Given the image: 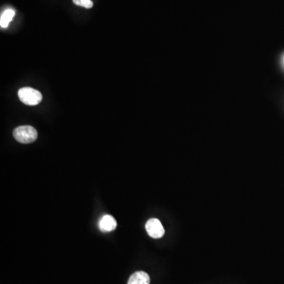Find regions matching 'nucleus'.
Masks as SVG:
<instances>
[{
    "label": "nucleus",
    "instance_id": "nucleus-1",
    "mask_svg": "<svg viewBox=\"0 0 284 284\" xmlns=\"http://www.w3.org/2000/svg\"><path fill=\"white\" fill-rule=\"evenodd\" d=\"M18 98L23 104L29 106L39 105L43 100L41 92L30 87L21 88L18 91Z\"/></svg>",
    "mask_w": 284,
    "mask_h": 284
},
{
    "label": "nucleus",
    "instance_id": "nucleus-5",
    "mask_svg": "<svg viewBox=\"0 0 284 284\" xmlns=\"http://www.w3.org/2000/svg\"><path fill=\"white\" fill-rule=\"evenodd\" d=\"M127 284H150V275L143 271L134 272L128 279Z\"/></svg>",
    "mask_w": 284,
    "mask_h": 284
},
{
    "label": "nucleus",
    "instance_id": "nucleus-4",
    "mask_svg": "<svg viewBox=\"0 0 284 284\" xmlns=\"http://www.w3.org/2000/svg\"><path fill=\"white\" fill-rule=\"evenodd\" d=\"M98 226L102 232L112 231L117 227V221L111 215H105L100 219Z\"/></svg>",
    "mask_w": 284,
    "mask_h": 284
},
{
    "label": "nucleus",
    "instance_id": "nucleus-3",
    "mask_svg": "<svg viewBox=\"0 0 284 284\" xmlns=\"http://www.w3.org/2000/svg\"><path fill=\"white\" fill-rule=\"evenodd\" d=\"M146 231L150 237L158 240L160 238H162L165 233L162 223L158 219L153 218L148 220L146 224Z\"/></svg>",
    "mask_w": 284,
    "mask_h": 284
},
{
    "label": "nucleus",
    "instance_id": "nucleus-7",
    "mask_svg": "<svg viewBox=\"0 0 284 284\" xmlns=\"http://www.w3.org/2000/svg\"><path fill=\"white\" fill-rule=\"evenodd\" d=\"M73 2L75 5L83 7L87 9H90L93 7V3L92 2V0H73Z\"/></svg>",
    "mask_w": 284,
    "mask_h": 284
},
{
    "label": "nucleus",
    "instance_id": "nucleus-6",
    "mask_svg": "<svg viewBox=\"0 0 284 284\" xmlns=\"http://www.w3.org/2000/svg\"><path fill=\"white\" fill-rule=\"evenodd\" d=\"M15 11L12 9L6 10L0 18V25L2 28H7L9 25L10 22L13 20L15 17Z\"/></svg>",
    "mask_w": 284,
    "mask_h": 284
},
{
    "label": "nucleus",
    "instance_id": "nucleus-2",
    "mask_svg": "<svg viewBox=\"0 0 284 284\" xmlns=\"http://www.w3.org/2000/svg\"><path fill=\"white\" fill-rule=\"evenodd\" d=\"M13 133L16 140L22 144H30L36 140L38 136L36 129L31 126H18Z\"/></svg>",
    "mask_w": 284,
    "mask_h": 284
}]
</instances>
